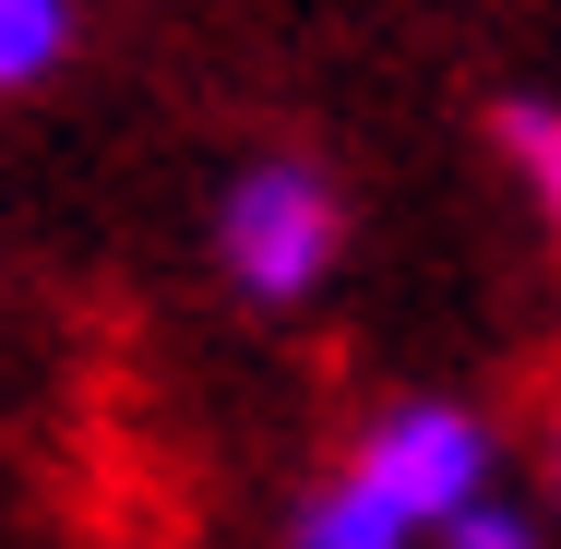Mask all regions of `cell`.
Here are the masks:
<instances>
[{"mask_svg":"<svg viewBox=\"0 0 561 549\" xmlns=\"http://www.w3.org/2000/svg\"><path fill=\"white\" fill-rule=\"evenodd\" d=\"M216 251L227 275L251 287V299H311L323 287V263H335V192L299 168V156H263V168H239L227 180V216H216Z\"/></svg>","mask_w":561,"mask_h":549,"instance_id":"obj_1","label":"cell"},{"mask_svg":"<svg viewBox=\"0 0 561 549\" xmlns=\"http://www.w3.org/2000/svg\"><path fill=\"white\" fill-rule=\"evenodd\" d=\"M287 549H419V526L346 466V478H323L311 502H299V526H287Z\"/></svg>","mask_w":561,"mask_h":549,"instance_id":"obj_3","label":"cell"},{"mask_svg":"<svg viewBox=\"0 0 561 549\" xmlns=\"http://www.w3.org/2000/svg\"><path fill=\"white\" fill-rule=\"evenodd\" d=\"M346 466H358V478H370V490H382L419 538H443L454 514L490 490V431H478L466 407H431V394H419V407L370 419V442H358Z\"/></svg>","mask_w":561,"mask_h":549,"instance_id":"obj_2","label":"cell"},{"mask_svg":"<svg viewBox=\"0 0 561 549\" xmlns=\"http://www.w3.org/2000/svg\"><path fill=\"white\" fill-rule=\"evenodd\" d=\"M443 549H538V514H514L502 490H478V502L443 526Z\"/></svg>","mask_w":561,"mask_h":549,"instance_id":"obj_5","label":"cell"},{"mask_svg":"<svg viewBox=\"0 0 561 549\" xmlns=\"http://www.w3.org/2000/svg\"><path fill=\"white\" fill-rule=\"evenodd\" d=\"M550 466H561V419H550Z\"/></svg>","mask_w":561,"mask_h":549,"instance_id":"obj_7","label":"cell"},{"mask_svg":"<svg viewBox=\"0 0 561 549\" xmlns=\"http://www.w3.org/2000/svg\"><path fill=\"white\" fill-rule=\"evenodd\" d=\"M72 48V0H0V84H36Z\"/></svg>","mask_w":561,"mask_h":549,"instance_id":"obj_4","label":"cell"},{"mask_svg":"<svg viewBox=\"0 0 561 549\" xmlns=\"http://www.w3.org/2000/svg\"><path fill=\"white\" fill-rule=\"evenodd\" d=\"M502 144L538 168V192H550V216H561V119L550 108H502Z\"/></svg>","mask_w":561,"mask_h":549,"instance_id":"obj_6","label":"cell"}]
</instances>
